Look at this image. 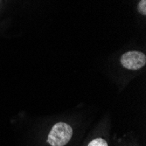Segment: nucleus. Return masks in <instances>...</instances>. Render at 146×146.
I'll return each instance as SVG.
<instances>
[{"instance_id": "obj_2", "label": "nucleus", "mask_w": 146, "mask_h": 146, "mask_svg": "<svg viewBox=\"0 0 146 146\" xmlns=\"http://www.w3.org/2000/svg\"><path fill=\"white\" fill-rule=\"evenodd\" d=\"M123 67L129 70L141 69L146 63V56L144 54L137 51H129L122 55L120 59Z\"/></svg>"}, {"instance_id": "obj_4", "label": "nucleus", "mask_w": 146, "mask_h": 146, "mask_svg": "<svg viewBox=\"0 0 146 146\" xmlns=\"http://www.w3.org/2000/svg\"><path fill=\"white\" fill-rule=\"evenodd\" d=\"M138 11L143 15L146 14V0H141L138 4Z\"/></svg>"}, {"instance_id": "obj_1", "label": "nucleus", "mask_w": 146, "mask_h": 146, "mask_svg": "<svg viewBox=\"0 0 146 146\" xmlns=\"http://www.w3.org/2000/svg\"><path fill=\"white\" fill-rule=\"evenodd\" d=\"M73 136V129L66 123H58L52 128L47 142L52 146H64Z\"/></svg>"}, {"instance_id": "obj_3", "label": "nucleus", "mask_w": 146, "mask_h": 146, "mask_svg": "<svg viewBox=\"0 0 146 146\" xmlns=\"http://www.w3.org/2000/svg\"><path fill=\"white\" fill-rule=\"evenodd\" d=\"M88 146H108V143L102 138H96L92 140Z\"/></svg>"}]
</instances>
